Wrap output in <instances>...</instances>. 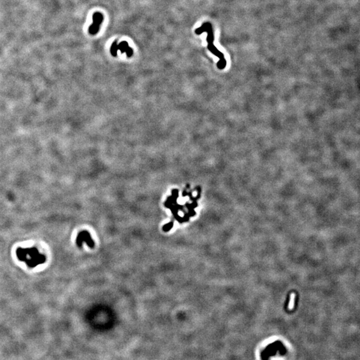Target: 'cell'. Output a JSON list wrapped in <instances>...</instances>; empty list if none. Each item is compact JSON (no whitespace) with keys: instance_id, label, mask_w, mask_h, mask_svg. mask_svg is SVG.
I'll return each instance as SVG.
<instances>
[{"instance_id":"cell-1","label":"cell","mask_w":360,"mask_h":360,"mask_svg":"<svg viewBox=\"0 0 360 360\" xmlns=\"http://www.w3.org/2000/svg\"><path fill=\"white\" fill-rule=\"evenodd\" d=\"M16 256L19 260L25 262L31 268L35 267L46 262V257L40 253L36 247L18 248Z\"/></svg>"},{"instance_id":"cell-2","label":"cell","mask_w":360,"mask_h":360,"mask_svg":"<svg viewBox=\"0 0 360 360\" xmlns=\"http://www.w3.org/2000/svg\"><path fill=\"white\" fill-rule=\"evenodd\" d=\"M195 32L198 35H200V34H202L204 32L208 33V37H207V39H206V40H207V41H208V48L211 53H212L214 55L218 56L219 57L220 61L218 62V64H217V66H218V67L220 69V70H224V69L226 66V64H227L226 60L225 59L224 54H222L220 51H219L218 49H217V47L214 44V36L213 29H212V26H211V24L209 22L204 23L202 25V27H200V28L195 29Z\"/></svg>"},{"instance_id":"cell-3","label":"cell","mask_w":360,"mask_h":360,"mask_svg":"<svg viewBox=\"0 0 360 360\" xmlns=\"http://www.w3.org/2000/svg\"><path fill=\"white\" fill-rule=\"evenodd\" d=\"M118 50H120L122 54L125 52L127 56L128 57H131L132 55H133V50L129 46L128 43L125 41H121L119 45L117 44V41H115L114 42L110 49L111 54L114 57L117 56Z\"/></svg>"},{"instance_id":"cell-4","label":"cell","mask_w":360,"mask_h":360,"mask_svg":"<svg viewBox=\"0 0 360 360\" xmlns=\"http://www.w3.org/2000/svg\"><path fill=\"white\" fill-rule=\"evenodd\" d=\"M93 23L89 26V33L91 35H96L99 30L100 25L102 24L103 20V16L102 13L99 12H96L93 15Z\"/></svg>"},{"instance_id":"cell-5","label":"cell","mask_w":360,"mask_h":360,"mask_svg":"<svg viewBox=\"0 0 360 360\" xmlns=\"http://www.w3.org/2000/svg\"><path fill=\"white\" fill-rule=\"evenodd\" d=\"M83 243H86L90 247H94V241L91 238L89 233L86 231H83L79 233L76 238V244L78 247H82Z\"/></svg>"},{"instance_id":"cell-6","label":"cell","mask_w":360,"mask_h":360,"mask_svg":"<svg viewBox=\"0 0 360 360\" xmlns=\"http://www.w3.org/2000/svg\"><path fill=\"white\" fill-rule=\"evenodd\" d=\"M295 295L292 293V294L290 295V300H289V306H288V308L290 310H292L294 307V301H295Z\"/></svg>"}]
</instances>
